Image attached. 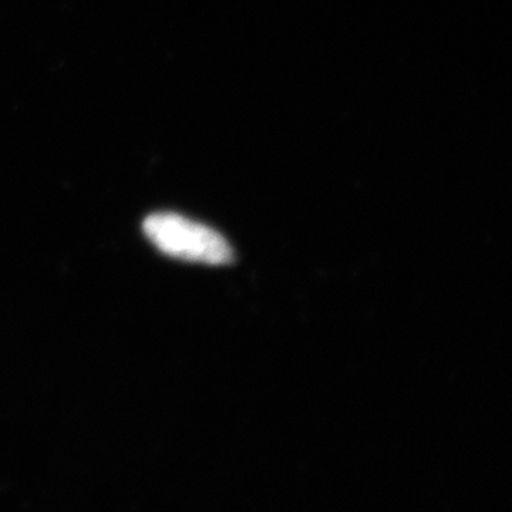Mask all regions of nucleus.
Segmentation results:
<instances>
[{"instance_id":"obj_1","label":"nucleus","mask_w":512,"mask_h":512,"mask_svg":"<svg viewBox=\"0 0 512 512\" xmlns=\"http://www.w3.org/2000/svg\"><path fill=\"white\" fill-rule=\"evenodd\" d=\"M143 231L163 254L180 261L211 266L234 262V249L220 232L173 212L146 218Z\"/></svg>"}]
</instances>
